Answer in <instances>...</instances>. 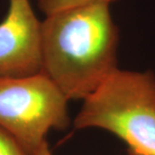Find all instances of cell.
I'll list each match as a JSON object with an SVG mask.
<instances>
[{
	"instance_id": "1",
	"label": "cell",
	"mask_w": 155,
	"mask_h": 155,
	"mask_svg": "<svg viewBox=\"0 0 155 155\" xmlns=\"http://www.w3.org/2000/svg\"><path fill=\"white\" fill-rule=\"evenodd\" d=\"M42 71L68 100H84L116 72L119 31L109 5L78 6L41 21Z\"/></svg>"
},
{
	"instance_id": "2",
	"label": "cell",
	"mask_w": 155,
	"mask_h": 155,
	"mask_svg": "<svg viewBox=\"0 0 155 155\" xmlns=\"http://www.w3.org/2000/svg\"><path fill=\"white\" fill-rule=\"evenodd\" d=\"M77 129L99 128L122 140L128 155H155V74L117 69L83 100Z\"/></svg>"
},
{
	"instance_id": "3",
	"label": "cell",
	"mask_w": 155,
	"mask_h": 155,
	"mask_svg": "<svg viewBox=\"0 0 155 155\" xmlns=\"http://www.w3.org/2000/svg\"><path fill=\"white\" fill-rule=\"evenodd\" d=\"M68 101L44 73L0 78V127L33 154L50 130L70 124Z\"/></svg>"
},
{
	"instance_id": "4",
	"label": "cell",
	"mask_w": 155,
	"mask_h": 155,
	"mask_svg": "<svg viewBox=\"0 0 155 155\" xmlns=\"http://www.w3.org/2000/svg\"><path fill=\"white\" fill-rule=\"evenodd\" d=\"M41 21L28 0H10L0 22V78L31 76L42 71Z\"/></svg>"
},
{
	"instance_id": "5",
	"label": "cell",
	"mask_w": 155,
	"mask_h": 155,
	"mask_svg": "<svg viewBox=\"0 0 155 155\" xmlns=\"http://www.w3.org/2000/svg\"><path fill=\"white\" fill-rule=\"evenodd\" d=\"M116 1L117 0H37V5L39 9L47 16L57 11L78 6L93 4H105L110 5L111 3Z\"/></svg>"
},
{
	"instance_id": "6",
	"label": "cell",
	"mask_w": 155,
	"mask_h": 155,
	"mask_svg": "<svg viewBox=\"0 0 155 155\" xmlns=\"http://www.w3.org/2000/svg\"><path fill=\"white\" fill-rule=\"evenodd\" d=\"M0 155H29L11 134L0 127Z\"/></svg>"
},
{
	"instance_id": "7",
	"label": "cell",
	"mask_w": 155,
	"mask_h": 155,
	"mask_svg": "<svg viewBox=\"0 0 155 155\" xmlns=\"http://www.w3.org/2000/svg\"><path fill=\"white\" fill-rule=\"evenodd\" d=\"M31 155H54L52 153L51 150L49 149V147L48 142L46 141L45 143L41 145L38 149L36 150L33 154Z\"/></svg>"
}]
</instances>
